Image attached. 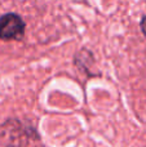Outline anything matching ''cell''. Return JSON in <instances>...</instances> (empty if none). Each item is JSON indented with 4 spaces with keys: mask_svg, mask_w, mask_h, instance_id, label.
<instances>
[{
    "mask_svg": "<svg viewBox=\"0 0 146 147\" xmlns=\"http://www.w3.org/2000/svg\"><path fill=\"white\" fill-rule=\"evenodd\" d=\"M140 27H141L142 34H144L145 38H146V16H145V17L141 20V23H140Z\"/></svg>",
    "mask_w": 146,
    "mask_h": 147,
    "instance_id": "7a4b0ae2",
    "label": "cell"
},
{
    "mask_svg": "<svg viewBox=\"0 0 146 147\" xmlns=\"http://www.w3.org/2000/svg\"><path fill=\"white\" fill-rule=\"evenodd\" d=\"M25 34V22L16 13H5L0 17V39L20 40Z\"/></svg>",
    "mask_w": 146,
    "mask_h": 147,
    "instance_id": "6da1fadb",
    "label": "cell"
}]
</instances>
